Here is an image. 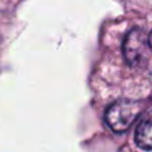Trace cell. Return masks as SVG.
<instances>
[{"label": "cell", "instance_id": "6da1fadb", "mask_svg": "<svg viewBox=\"0 0 152 152\" xmlns=\"http://www.w3.org/2000/svg\"><path fill=\"white\" fill-rule=\"evenodd\" d=\"M143 111V104L137 100H118L105 112V121L113 132H124L134 124Z\"/></svg>", "mask_w": 152, "mask_h": 152}, {"label": "cell", "instance_id": "7a4b0ae2", "mask_svg": "<svg viewBox=\"0 0 152 152\" xmlns=\"http://www.w3.org/2000/svg\"><path fill=\"white\" fill-rule=\"evenodd\" d=\"M148 36L140 28H134L127 34L123 42V55L127 63L131 66H137L144 61L150 51Z\"/></svg>", "mask_w": 152, "mask_h": 152}, {"label": "cell", "instance_id": "3957f363", "mask_svg": "<svg viewBox=\"0 0 152 152\" xmlns=\"http://www.w3.org/2000/svg\"><path fill=\"white\" fill-rule=\"evenodd\" d=\"M136 144L143 150H152V108L143 115L135 134Z\"/></svg>", "mask_w": 152, "mask_h": 152}, {"label": "cell", "instance_id": "277c9868", "mask_svg": "<svg viewBox=\"0 0 152 152\" xmlns=\"http://www.w3.org/2000/svg\"><path fill=\"white\" fill-rule=\"evenodd\" d=\"M148 43H150V47H151V50H152V32L150 34V36H148Z\"/></svg>", "mask_w": 152, "mask_h": 152}]
</instances>
